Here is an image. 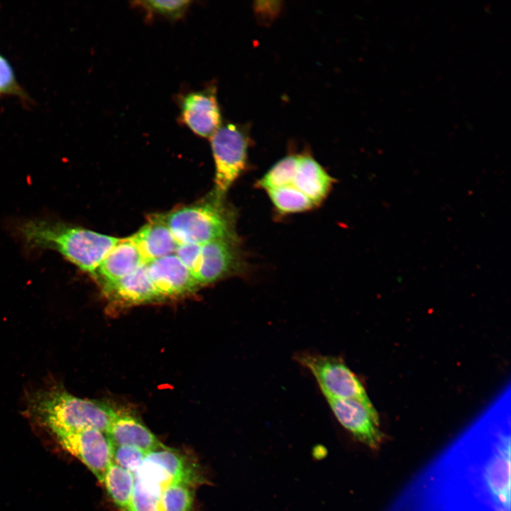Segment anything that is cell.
<instances>
[{
  "mask_svg": "<svg viewBox=\"0 0 511 511\" xmlns=\"http://www.w3.org/2000/svg\"><path fill=\"white\" fill-rule=\"evenodd\" d=\"M20 233L28 246L55 250L93 276L120 240L82 227L43 220L23 223Z\"/></svg>",
  "mask_w": 511,
  "mask_h": 511,
  "instance_id": "obj_1",
  "label": "cell"
},
{
  "mask_svg": "<svg viewBox=\"0 0 511 511\" xmlns=\"http://www.w3.org/2000/svg\"><path fill=\"white\" fill-rule=\"evenodd\" d=\"M28 408L53 434L88 428L106 433L117 412L108 404L76 397L60 386L34 392Z\"/></svg>",
  "mask_w": 511,
  "mask_h": 511,
  "instance_id": "obj_2",
  "label": "cell"
},
{
  "mask_svg": "<svg viewBox=\"0 0 511 511\" xmlns=\"http://www.w3.org/2000/svg\"><path fill=\"white\" fill-rule=\"evenodd\" d=\"M163 217L178 244L203 245L238 238L234 211L224 203L223 197L214 193L206 201L177 208Z\"/></svg>",
  "mask_w": 511,
  "mask_h": 511,
  "instance_id": "obj_3",
  "label": "cell"
},
{
  "mask_svg": "<svg viewBox=\"0 0 511 511\" xmlns=\"http://www.w3.org/2000/svg\"><path fill=\"white\" fill-rule=\"evenodd\" d=\"M215 164L214 194L224 197L247 165L249 138L244 127L227 123L209 138Z\"/></svg>",
  "mask_w": 511,
  "mask_h": 511,
  "instance_id": "obj_4",
  "label": "cell"
},
{
  "mask_svg": "<svg viewBox=\"0 0 511 511\" xmlns=\"http://www.w3.org/2000/svg\"><path fill=\"white\" fill-rule=\"evenodd\" d=\"M295 360L312 374L325 397L356 400L375 408L360 380L341 359L301 353L295 355Z\"/></svg>",
  "mask_w": 511,
  "mask_h": 511,
  "instance_id": "obj_5",
  "label": "cell"
},
{
  "mask_svg": "<svg viewBox=\"0 0 511 511\" xmlns=\"http://www.w3.org/2000/svg\"><path fill=\"white\" fill-rule=\"evenodd\" d=\"M245 269L238 238L219 239L201 246L199 259L192 275L199 285L243 273Z\"/></svg>",
  "mask_w": 511,
  "mask_h": 511,
  "instance_id": "obj_6",
  "label": "cell"
},
{
  "mask_svg": "<svg viewBox=\"0 0 511 511\" xmlns=\"http://www.w3.org/2000/svg\"><path fill=\"white\" fill-rule=\"evenodd\" d=\"M67 452L81 461L102 482L111 463V444L106 433L92 428L54 434Z\"/></svg>",
  "mask_w": 511,
  "mask_h": 511,
  "instance_id": "obj_7",
  "label": "cell"
},
{
  "mask_svg": "<svg viewBox=\"0 0 511 511\" xmlns=\"http://www.w3.org/2000/svg\"><path fill=\"white\" fill-rule=\"evenodd\" d=\"M198 466L182 452L163 446L150 451L134 474L135 478L165 487L175 480L194 483Z\"/></svg>",
  "mask_w": 511,
  "mask_h": 511,
  "instance_id": "obj_8",
  "label": "cell"
},
{
  "mask_svg": "<svg viewBox=\"0 0 511 511\" xmlns=\"http://www.w3.org/2000/svg\"><path fill=\"white\" fill-rule=\"evenodd\" d=\"M179 106L180 121L197 136L210 138L222 124L215 86L182 95Z\"/></svg>",
  "mask_w": 511,
  "mask_h": 511,
  "instance_id": "obj_9",
  "label": "cell"
},
{
  "mask_svg": "<svg viewBox=\"0 0 511 511\" xmlns=\"http://www.w3.org/2000/svg\"><path fill=\"white\" fill-rule=\"evenodd\" d=\"M325 398L338 422L354 438L371 449L379 448L383 436L375 408H369L356 400Z\"/></svg>",
  "mask_w": 511,
  "mask_h": 511,
  "instance_id": "obj_10",
  "label": "cell"
},
{
  "mask_svg": "<svg viewBox=\"0 0 511 511\" xmlns=\"http://www.w3.org/2000/svg\"><path fill=\"white\" fill-rule=\"evenodd\" d=\"M146 265L159 299L190 293L199 285L191 272L175 253L153 260Z\"/></svg>",
  "mask_w": 511,
  "mask_h": 511,
  "instance_id": "obj_11",
  "label": "cell"
},
{
  "mask_svg": "<svg viewBox=\"0 0 511 511\" xmlns=\"http://www.w3.org/2000/svg\"><path fill=\"white\" fill-rule=\"evenodd\" d=\"M130 238L138 247L145 263L175 253L179 245L161 214L150 217Z\"/></svg>",
  "mask_w": 511,
  "mask_h": 511,
  "instance_id": "obj_12",
  "label": "cell"
},
{
  "mask_svg": "<svg viewBox=\"0 0 511 511\" xmlns=\"http://www.w3.org/2000/svg\"><path fill=\"white\" fill-rule=\"evenodd\" d=\"M106 434L112 445L133 446L147 452L164 446L141 420L132 414L119 411Z\"/></svg>",
  "mask_w": 511,
  "mask_h": 511,
  "instance_id": "obj_13",
  "label": "cell"
},
{
  "mask_svg": "<svg viewBox=\"0 0 511 511\" xmlns=\"http://www.w3.org/2000/svg\"><path fill=\"white\" fill-rule=\"evenodd\" d=\"M103 289L111 300L126 304L159 299L149 278L146 264L116 281L104 283Z\"/></svg>",
  "mask_w": 511,
  "mask_h": 511,
  "instance_id": "obj_14",
  "label": "cell"
},
{
  "mask_svg": "<svg viewBox=\"0 0 511 511\" xmlns=\"http://www.w3.org/2000/svg\"><path fill=\"white\" fill-rule=\"evenodd\" d=\"M146 264L133 241L120 238L99 266L94 277L103 284L116 281Z\"/></svg>",
  "mask_w": 511,
  "mask_h": 511,
  "instance_id": "obj_15",
  "label": "cell"
},
{
  "mask_svg": "<svg viewBox=\"0 0 511 511\" xmlns=\"http://www.w3.org/2000/svg\"><path fill=\"white\" fill-rule=\"evenodd\" d=\"M334 180L312 157L298 155L296 175L292 185L314 204H319L329 194Z\"/></svg>",
  "mask_w": 511,
  "mask_h": 511,
  "instance_id": "obj_16",
  "label": "cell"
},
{
  "mask_svg": "<svg viewBox=\"0 0 511 511\" xmlns=\"http://www.w3.org/2000/svg\"><path fill=\"white\" fill-rule=\"evenodd\" d=\"M114 502L124 510L128 505L135 485V476L111 461L101 482Z\"/></svg>",
  "mask_w": 511,
  "mask_h": 511,
  "instance_id": "obj_17",
  "label": "cell"
},
{
  "mask_svg": "<svg viewBox=\"0 0 511 511\" xmlns=\"http://www.w3.org/2000/svg\"><path fill=\"white\" fill-rule=\"evenodd\" d=\"M197 485L185 480H175L162 490V511H192Z\"/></svg>",
  "mask_w": 511,
  "mask_h": 511,
  "instance_id": "obj_18",
  "label": "cell"
},
{
  "mask_svg": "<svg viewBox=\"0 0 511 511\" xmlns=\"http://www.w3.org/2000/svg\"><path fill=\"white\" fill-rule=\"evenodd\" d=\"M267 192L276 209L282 214L305 211L314 206L307 196L292 185Z\"/></svg>",
  "mask_w": 511,
  "mask_h": 511,
  "instance_id": "obj_19",
  "label": "cell"
},
{
  "mask_svg": "<svg viewBox=\"0 0 511 511\" xmlns=\"http://www.w3.org/2000/svg\"><path fill=\"white\" fill-rule=\"evenodd\" d=\"M298 155H287L275 163L258 181L257 186L266 191L292 185L296 175Z\"/></svg>",
  "mask_w": 511,
  "mask_h": 511,
  "instance_id": "obj_20",
  "label": "cell"
},
{
  "mask_svg": "<svg viewBox=\"0 0 511 511\" xmlns=\"http://www.w3.org/2000/svg\"><path fill=\"white\" fill-rule=\"evenodd\" d=\"M164 488L135 478L131 500L123 511H162L160 495Z\"/></svg>",
  "mask_w": 511,
  "mask_h": 511,
  "instance_id": "obj_21",
  "label": "cell"
},
{
  "mask_svg": "<svg viewBox=\"0 0 511 511\" xmlns=\"http://www.w3.org/2000/svg\"><path fill=\"white\" fill-rule=\"evenodd\" d=\"M192 1L188 0H150L132 2L134 6L141 8L144 11L148 18L154 16H159L173 21L181 18L187 11Z\"/></svg>",
  "mask_w": 511,
  "mask_h": 511,
  "instance_id": "obj_22",
  "label": "cell"
},
{
  "mask_svg": "<svg viewBox=\"0 0 511 511\" xmlns=\"http://www.w3.org/2000/svg\"><path fill=\"white\" fill-rule=\"evenodd\" d=\"M148 452L138 447L127 445L111 444L112 462L132 473L133 475L145 460Z\"/></svg>",
  "mask_w": 511,
  "mask_h": 511,
  "instance_id": "obj_23",
  "label": "cell"
},
{
  "mask_svg": "<svg viewBox=\"0 0 511 511\" xmlns=\"http://www.w3.org/2000/svg\"><path fill=\"white\" fill-rule=\"evenodd\" d=\"M23 95L9 62L0 54V95Z\"/></svg>",
  "mask_w": 511,
  "mask_h": 511,
  "instance_id": "obj_24",
  "label": "cell"
},
{
  "mask_svg": "<svg viewBox=\"0 0 511 511\" xmlns=\"http://www.w3.org/2000/svg\"><path fill=\"white\" fill-rule=\"evenodd\" d=\"M201 246L190 243L179 244L175 251V254L192 274L195 270L199 259Z\"/></svg>",
  "mask_w": 511,
  "mask_h": 511,
  "instance_id": "obj_25",
  "label": "cell"
}]
</instances>
